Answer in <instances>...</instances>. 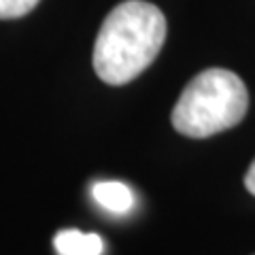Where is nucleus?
Listing matches in <instances>:
<instances>
[{
  "label": "nucleus",
  "mask_w": 255,
  "mask_h": 255,
  "mask_svg": "<svg viewBox=\"0 0 255 255\" xmlns=\"http://www.w3.org/2000/svg\"><path fill=\"white\" fill-rule=\"evenodd\" d=\"M166 41V17L155 4L126 0L102 21L94 70L109 85H126L153 64Z\"/></svg>",
  "instance_id": "1"
},
{
  "label": "nucleus",
  "mask_w": 255,
  "mask_h": 255,
  "mask_svg": "<svg viewBox=\"0 0 255 255\" xmlns=\"http://www.w3.org/2000/svg\"><path fill=\"white\" fill-rule=\"evenodd\" d=\"M249 94L243 79L226 68L196 75L181 92L172 111V126L183 136L209 138L234 128L247 113Z\"/></svg>",
  "instance_id": "2"
},
{
  "label": "nucleus",
  "mask_w": 255,
  "mask_h": 255,
  "mask_svg": "<svg viewBox=\"0 0 255 255\" xmlns=\"http://www.w3.org/2000/svg\"><path fill=\"white\" fill-rule=\"evenodd\" d=\"M58 255H102L105 241L98 234H85L79 230H60L53 238Z\"/></svg>",
  "instance_id": "3"
},
{
  "label": "nucleus",
  "mask_w": 255,
  "mask_h": 255,
  "mask_svg": "<svg viewBox=\"0 0 255 255\" xmlns=\"http://www.w3.org/2000/svg\"><path fill=\"white\" fill-rule=\"evenodd\" d=\"M92 196L105 211L126 215L134 209V194L126 183L119 181H98L92 187Z\"/></svg>",
  "instance_id": "4"
},
{
  "label": "nucleus",
  "mask_w": 255,
  "mask_h": 255,
  "mask_svg": "<svg viewBox=\"0 0 255 255\" xmlns=\"http://www.w3.org/2000/svg\"><path fill=\"white\" fill-rule=\"evenodd\" d=\"M41 0H0V19H17L28 15Z\"/></svg>",
  "instance_id": "5"
},
{
  "label": "nucleus",
  "mask_w": 255,
  "mask_h": 255,
  "mask_svg": "<svg viewBox=\"0 0 255 255\" xmlns=\"http://www.w3.org/2000/svg\"><path fill=\"white\" fill-rule=\"evenodd\" d=\"M245 187L255 196V159H253V164L249 166V170H247V174H245Z\"/></svg>",
  "instance_id": "6"
}]
</instances>
